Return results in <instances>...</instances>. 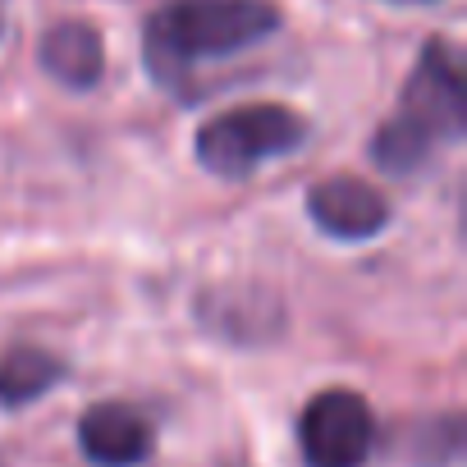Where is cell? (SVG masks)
Segmentation results:
<instances>
[{
  "mask_svg": "<svg viewBox=\"0 0 467 467\" xmlns=\"http://www.w3.org/2000/svg\"><path fill=\"white\" fill-rule=\"evenodd\" d=\"M462 453V421L449 412V417H431L412 431V444H408V458L417 467H449L458 462Z\"/></svg>",
  "mask_w": 467,
  "mask_h": 467,
  "instance_id": "obj_9",
  "label": "cell"
},
{
  "mask_svg": "<svg viewBox=\"0 0 467 467\" xmlns=\"http://www.w3.org/2000/svg\"><path fill=\"white\" fill-rule=\"evenodd\" d=\"M307 467H362L376 449V412L358 389H321L298 417Z\"/></svg>",
  "mask_w": 467,
  "mask_h": 467,
  "instance_id": "obj_4",
  "label": "cell"
},
{
  "mask_svg": "<svg viewBox=\"0 0 467 467\" xmlns=\"http://www.w3.org/2000/svg\"><path fill=\"white\" fill-rule=\"evenodd\" d=\"M65 380V362L37 344H19L0 358V408H24L37 403L47 389Z\"/></svg>",
  "mask_w": 467,
  "mask_h": 467,
  "instance_id": "obj_8",
  "label": "cell"
},
{
  "mask_svg": "<svg viewBox=\"0 0 467 467\" xmlns=\"http://www.w3.org/2000/svg\"><path fill=\"white\" fill-rule=\"evenodd\" d=\"M280 24L275 0H170L147 19L142 56L161 88H179L202 60L239 56L280 33Z\"/></svg>",
  "mask_w": 467,
  "mask_h": 467,
  "instance_id": "obj_1",
  "label": "cell"
},
{
  "mask_svg": "<svg viewBox=\"0 0 467 467\" xmlns=\"http://www.w3.org/2000/svg\"><path fill=\"white\" fill-rule=\"evenodd\" d=\"M37 60L42 69L69 88V92H92L106 74V42L97 33V24L88 19H60L42 33V47H37Z\"/></svg>",
  "mask_w": 467,
  "mask_h": 467,
  "instance_id": "obj_7",
  "label": "cell"
},
{
  "mask_svg": "<svg viewBox=\"0 0 467 467\" xmlns=\"http://www.w3.org/2000/svg\"><path fill=\"white\" fill-rule=\"evenodd\" d=\"M307 215L335 244H367L389 224V202L367 179L335 174V179H321L307 192Z\"/></svg>",
  "mask_w": 467,
  "mask_h": 467,
  "instance_id": "obj_5",
  "label": "cell"
},
{
  "mask_svg": "<svg viewBox=\"0 0 467 467\" xmlns=\"http://www.w3.org/2000/svg\"><path fill=\"white\" fill-rule=\"evenodd\" d=\"M399 119L421 133L431 147L458 142L467 129V88H462V60L444 37H431L408 74L403 110Z\"/></svg>",
  "mask_w": 467,
  "mask_h": 467,
  "instance_id": "obj_3",
  "label": "cell"
},
{
  "mask_svg": "<svg viewBox=\"0 0 467 467\" xmlns=\"http://www.w3.org/2000/svg\"><path fill=\"white\" fill-rule=\"evenodd\" d=\"M307 119L294 106L280 101H253V106H234L211 115L197 129V165L211 170L215 179H248L266 161L289 156L307 142Z\"/></svg>",
  "mask_w": 467,
  "mask_h": 467,
  "instance_id": "obj_2",
  "label": "cell"
},
{
  "mask_svg": "<svg viewBox=\"0 0 467 467\" xmlns=\"http://www.w3.org/2000/svg\"><path fill=\"white\" fill-rule=\"evenodd\" d=\"M78 444L97 467H138L151 458L156 431L133 403H92L78 417Z\"/></svg>",
  "mask_w": 467,
  "mask_h": 467,
  "instance_id": "obj_6",
  "label": "cell"
},
{
  "mask_svg": "<svg viewBox=\"0 0 467 467\" xmlns=\"http://www.w3.org/2000/svg\"><path fill=\"white\" fill-rule=\"evenodd\" d=\"M399 5H426V0H399Z\"/></svg>",
  "mask_w": 467,
  "mask_h": 467,
  "instance_id": "obj_10",
  "label": "cell"
}]
</instances>
